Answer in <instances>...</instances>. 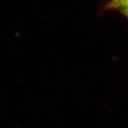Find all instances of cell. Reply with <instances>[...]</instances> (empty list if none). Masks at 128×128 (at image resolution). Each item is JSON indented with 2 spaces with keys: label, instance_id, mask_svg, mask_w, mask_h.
Listing matches in <instances>:
<instances>
[{
  "label": "cell",
  "instance_id": "1",
  "mask_svg": "<svg viewBox=\"0 0 128 128\" xmlns=\"http://www.w3.org/2000/svg\"><path fill=\"white\" fill-rule=\"evenodd\" d=\"M115 6L128 17V0H114Z\"/></svg>",
  "mask_w": 128,
  "mask_h": 128
}]
</instances>
